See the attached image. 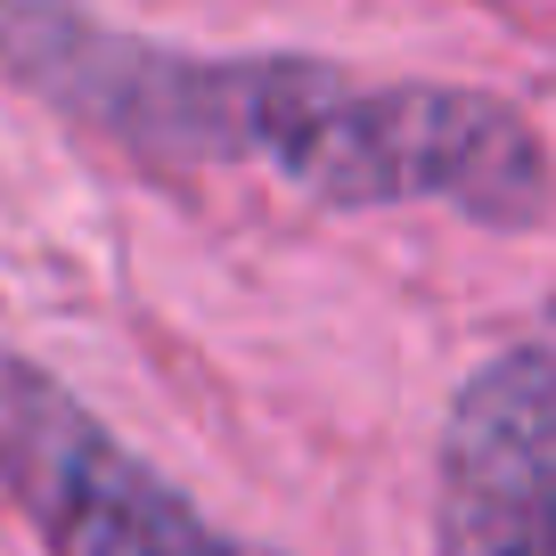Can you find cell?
<instances>
[{"mask_svg": "<svg viewBox=\"0 0 556 556\" xmlns=\"http://www.w3.org/2000/svg\"><path fill=\"white\" fill-rule=\"evenodd\" d=\"M0 58L74 123L164 164H262L319 205H451L491 229L548 213V148L491 90L361 83L319 58H180L83 17V0H0Z\"/></svg>", "mask_w": 556, "mask_h": 556, "instance_id": "cell-1", "label": "cell"}, {"mask_svg": "<svg viewBox=\"0 0 556 556\" xmlns=\"http://www.w3.org/2000/svg\"><path fill=\"white\" fill-rule=\"evenodd\" d=\"M442 556H556V352L507 344L458 384L434 475Z\"/></svg>", "mask_w": 556, "mask_h": 556, "instance_id": "cell-3", "label": "cell"}, {"mask_svg": "<svg viewBox=\"0 0 556 556\" xmlns=\"http://www.w3.org/2000/svg\"><path fill=\"white\" fill-rule=\"evenodd\" d=\"M0 500L50 556H254L25 361H0Z\"/></svg>", "mask_w": 556, "mask_h": 556, "instance_id": "cell-2", "label": "cell"}]
</instances>
